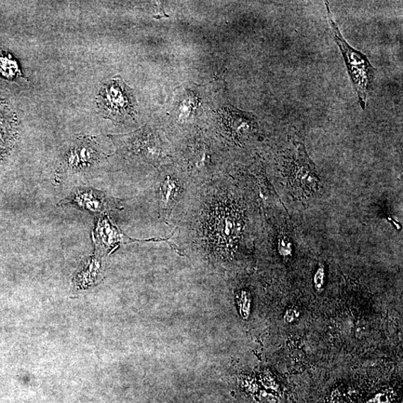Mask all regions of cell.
Segmentation results:
<instances>
[{
  "label": "cell",
  "mask_w": 403,
  "mask_h": 403,
  "mask_svg": "<svg viewBox=\"0 0 403 403\" xmlns=\"http://www.w3.org/2000/svg\"><path fill=\"white\" fill-rule=\"evenodd\" d=\"M326 7L332 36L342 53L348 74L357 93L360 106L363 110H366L368 93L370 90L375 70L364 54L348 44L338 24L332 18L327 2H326Z\"/></svg>",
  "instance_id": "cell-1"
},
{
  "label": "cell",
  "mask_w": 403,
  "mask_h": 403,
  "mask_svg": "<svg viewBox=\"0 0 403 403\" xmlns=\"http://www.w3.org/2000/svg\"><path fill=\"white\" fill-rule=\"evenodd\" d=\"M96 103L104 117L117 122L136 115V99L132 90L119 77H115L101 86Z\"/></svg>",
  "instance_id": "cell-2"
},
{
  "label": "cell",
  "mask_w": 403,
  "mask_h": 403,
  "mask_svg": "<svg viewBox=\"0 0 403 403\" xmlns=\"http://www.w3.org/2000/svg\"><path fill=\"white\" fill-rule=\"evenodd\" d=\"M282 168L295 192L308 195L317 189L319 179L315 165L303 143H296L286 152L282 157Z\"/></svg>",
  "instance_id": "cell-3"
},
{
  "label": "cell",
  "mask_w": 403,
  "mask_h": 403,
  "mask_svg": "<svg viewBox=\"0 0 403 403\" xmlns=\"http://www.w3.org/2000/svg\"><path fill=\"white\" fill-rule=\"evenodd\" d=\"M221 122L226 136L240 144L247 139L257 128L255 117L233 107H226L221 112Z\"/></svg>",
  "instance_id": "cell-4"
},
{
  "label": "cell",
  "mask_w": 403,
  "mask_h": 403,
  "mask_svg": "<svg viewBox=\"0 0 403 403\" xmlns=\"http://www.w3.org/2000/svg\"><path fill=\"white\" fill-rule=\"evenodd\" d=\"M17 118L10 106L0 98V158L7 154L17 134Z\"/></svg>",
  "instance_id": "cell-5"
},
{
  "label": "cell",
  "mask_w": 403,
  "mask_h": 403,
  "mask_svg": "<svg viewBox=\"0 0 403 403\" xmlns=\"http://www.w3.org/2000/svg\"><path fill=\"white\" fill-rule=\"evenodd\" d=\"M206 145L199 144L188 152L186 157L188 174L194 179L206 180L213 173L211 157Z\"/></svg>",
  "instance_id": "cell-6"
},
{
  "label": "cell",
  "mask_w": 403,
  "mask_h": 403,
  "mask_svg": "<svg viewBox=\"0 0 403 403\" xmlns=\"http://www.w3.org/2000/svg\"><path fill=\"white\" fill-rule=\"evenodd\" d=\"M130 151L148 163H158L160 158L161 147L158 138L152 132H140L131 140Z\"/></svg>",
  "instance_id": "cell-7"
},
{
  "label": "cell",
  "mask_w": 403,
  "mask_h": 403,
  "mask_svg": "<svg viewBox=\"0 0 403 403\" xmlns=\"http://www.w3.org/2000/svg\"><path fill=\"white\" fill-rule=\"evenodd\" d=\"M182 185L177 178L167 176L158 185V203L161 209L171 210L182 195Z\"/></svg>",
  "instance_id": "cell-8"
},
{
  "label": "cell",
  "mask_w": 403,
  "mask_h": 403,
  "mask_svg": "<svg viewBox=\"0 0 403 403\" xmlns=\"http://www.w3.org/2000/svg\"><path fill=\"white\" fill-rule=\"evenodd\" d=\"M96 151L90 144H83L78 148L72 147L66 155V166L73 170H80L88 168L94 163Z\"/></svg>",
  "instance_id": "cell-9"
},
{
  "label": "cell",
  "mask_w": 403,
  "mask_h": 403,
  "mask_svg": "<svg viewBox=\"0 0 403 403\" xmlns=\"http://www.w3.org/2000/svg\"><path fill=\"white\" fill-rule=\"evenodd\" d=\"M73 203L80 208L92 211H103L107 208V201L105 197L98 192L93 190L77 191L70 199Z\"/></svg>",
  "instance_id": "cell-10"
},
{
  "label": "cell",
  "mask_w": 403,
  "mask_h": 403,
  "mask_svg": "<svg viewBox=\"0 0 403 403\" xmlns=\"http://www.w3.org/2000/svg\"><path fill=\"white\" fill-rule=\"evenodd\" d=\"M0 69H1L0 71H2L4 76L8 75V69H9L11 77H15L19 71L16 62L6 57L0 58Z\"/></svg>",
  "instance_id": "cell-11"
},
{
  "label": "cell",
  "mask_w": 403,
  "mask_h": 403,
  "mask_svg": "<svg viewBox=\"0 0 403 403\" xmlns=\"http://www.w3.org/2000/svg\"><path fill=\"white\" fill-rule=\"evenodd\" d=\"M326 281V270L324 264L319 266L315 276H314V286L317 291L324 290Z\"/></svg>",
  "instance_id": "cell-12"
},
{
  "label": "cell",
  "mask_w": 403,
  "mask_h": 403,
  "mask_svg": "<svg viewBox=\"0 0 403 403\" xmlns=\"http://www.w3.org/2000/svg\"><path fill=\"white\" fill-rule=\"evenodd\" d=\"M279 252L282 257L288 258L292 255L293 245L291 241L286 237L279 240Z\"/></svg>",
  "instance_id": "cell-13"
},
{
  "label": "cell",
  "mask_w": 403,
  "mask_h": 403,
  "mask_svg": "<svg viewBox=\"0 0 403 403\" xmlns=\"http://www.w3.org/2000/svg\"><path fill=\"white\" fill-rule=\"evenodd\" d=\"M250 296L246 291L242 292L240 298V313L245 318L248 317L250 313Z\"/></svg>",
  "instance_id": "cell-14"
},
{
  "label": "cell",
  "mask_w": 403,
  "mask_h": 403,
  "mask_svg": "<svg viewBox=\"0 0 403 403\" xmlns=\"http://www.w3.org/2000/svg\"><path fill=\"white\" fill-rule=\"evenodd\" d=\"M300 317V309L296 305L290 306L287 308L284 315V320L286 324H293L296 320H298Z\"/></svg>",
  "instance_id": "cell-15"
}]
</instances>
